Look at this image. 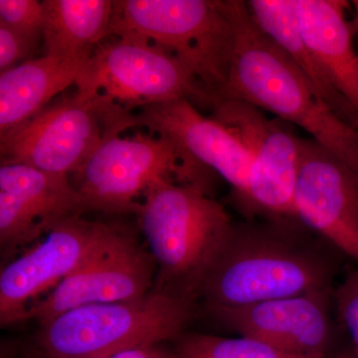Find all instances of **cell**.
Here are the masks:
<instances>
[{"instance_id": "6da1fadb", "label": "cell", "mask_w": 358, "mask_h": 358, "mask_svg": "<svg viewBox=\"0 0 358 358\" xmlns=\"http://www.w3.org/2000/svg\"><path fill=\"white\" fill-rule=\"evenodd\" d=\"M333 250L296 218L234 223L200 298L206 307L235 308L334 289Z\"/></svg>"}, {"instance_id": "7a4b0ae2", "label": "cell", "mask_w": 358, "mask_h": 358, "mask_svg": "<svg viewBox=\"0 0 358 358\" xmlns=\"http://www.w3.org/2000/svg\"><path fill=\"white\" fill-rule=\"evenodd\" d=\"M220 3L232 24L234 51L227 84L216 100L235 99L273 113L358 173V129L320 98L288 54L259 27L246 1Z\"/></svg>"}, {"instance_id": "3957f363", "label": "cell", "mask_w": 358, "mask_h": 358, "mask_svg": "<svg viewBox=\"0 0 358 358\" xmlns=\"http://www.w3.org/2000/svg\"><path fill=\"white\" fill-rule=\"evenodd\" d=\"M141 229L157 266L152 291L195 303L234 222L202 186L164 180L141 200Z\"/></svg>"}, {"instance_id": "277c9868", "label": "cell", "mask_w": 358, "mask_h": 358, "mask_svg": "<svg viewBox=\"0 0 358 358\" xmlns=\"http://www.w3.org/2000/svg\"><path fill=\"white\" fill-rule=\"evenodd\" d=\"M195 315V303L150 291L136 300L68 310L41 324L32 358H98L178 339Z\"/></svg>"}, {"instance_id": "5b68a950", "label": "cell", "mask_w": 358, "mask_h": 358, "mask_svg": "<svg viewBox=\"0 0 358 358\" xmlns=\"http://www.w3.org/2000/svg\"><path fill=\"white\" fill-rule=\"evenodd\" d=\"M141 37L185 65L208 96L229 78L234 32L220 0H117L108 37Z\"/></svg>"}, {"instance_id": "8992f818", "label": "cell", "mask_w": 358, "mask_h": 358, "mask_svg": "<svg viewBox=\"0 0 358 358\" xmlns=\"http://www.w3.org/2000/svg\"><path fill=\"white\" fill-rule=\"evenodd\" d=\"M131 115L102 96L76 91L0 136L1 162L74 174L101 143L131 129Z\"/></svg>"}, {"instance_id": "52a82bcc", "label": "cell", "mask_w": 358, "mask_h": 358, "mask_svg": "<svg viewBox=\"0 0 358 358\" xmlns=\"http://www.w3.org/2000/svg\"><path fill=\"white\" fill-rule=\"evenodd\" d=\"M207 169L186 159L171 141L154 134L112 136L73 174L87 211L138 213L148 188L169 180L202 186ZM203 187V186H202Z\"/></svg>"}, {"instance_id": "ba28073f", "label": "cell", "mask_w": 358, "mask_h": 358, "mask_svg": "<svg viewBox=\"0 0 358 358\" xmlns=\"http://www.w3.org/2000/svg\"><path fill=\"white\" fill-rule=\"evenodd\" d=\"M94 50L80 71L76 91L102 96L127 112L187 99L208 108V96L185 65L141 37H110Z\"/></svg>"}, {"instance_id": "9c48e42d", "label": "cell", "mask_w": 358, "mask_h": 358, "mask_svg": "<svg viewBox=\"0 0 358 358\" xmlns=\"http://www.w3.org/2000/svg\"><path fill=\"white\" fill-rule=\"evenodd\" d=\"M211 117L230 129L251 155L249 218H296L294 192L300 162V141L262 110L235 99L212 103Z\"/></svg>"}, {"instance_id": "30bf717a", "label": "cell", "mask_w": 358, "mask_h": 358, "mask_svg": "<svg viewBox=\"0 0 358 358\" xmlns=\"http://www.w3.org/2000/svg\"><path fill=\"white\" fill-rule=\"evenodd\" d=\"M155 274L152 256L143 251L131 233L117 226L86 263L43 300L31 303L18 322L33 320L43 324L85 306L136 300L150 293Z\"/></svg>"}, {"instance_id": "8fae6325", "label": "cell", "mask_w": 358, "mask_h": 358, "mask_svg": "<svg viewBox=\"0 0 358 358\" xmlns=\"http://www.w3.org/2000/svg\"><path fill=\"white\" fill-rule=\"evenodd\" d=\"M117 225L70 219L50 231L36 246L2 268L0 274V324H18L30 301L63 280L91 258Z\"/></svg>"}, {"instance_id": "7c38bea8", "label": "cell", "mask_w": 358, "mask_h": 358, "mask_svg": "<svg viewBox=\"0 0 358 358\" xmlns=\"http://www.w3.org/2000/svg\"><path fill=\"white\" fill-rule=\"evenodd\" d=\"M294 215L358 262V173L313 140L300 141Z\"/></svg>"}, {"instance_id": "4fadbf2b", "label": "cell", "mask_w": 358, "mask_h": 358, "mask_svg": "<svg viewBox=\"0 0 358 358\" xmlns=\"http://www.w3.org/2000/svg\"><path fill=\"white\" fill-rule=\"evenodd\" d=\"M131 127L166 138L193 164L217 173L229 183L233 200L246 213L251 155L229 129L213 117H204L187 99L133 112Z\"/></svg>"}, {"instance_id": "5bb4252c", "label": "cell", "mask_w": 358, "mask_h": 358, "mask_svg": "<svg viewBox=\"0 0 358 358\" xmlns=\"http://www.w3.org/2000/svg\"><path fill=\"white\" fill-rule=\"evenodd\" d=\"M334 289L313 292L243 307H207L221 326L267 345L306 357H327L334 336Z\"/></svg>"}, {"instance_id": "9a60e30c", "label": "cell", "mask_w": 358, "mask_h": 358, "mask_svg": "<svg viewBox=\"0 0 358 358\" xmlns=\"http://www.w3.org/2000/svg\"><path fill=\"white\" fill-rule=\"evenodd\" d=\"M87 212L68 176L20 164L0 166V244L11 251L32 243Z\"/></svg>"}, {"instance_id": "2e32d148", "label": "cell", "mask_w": 358, "mask_h": 358, "mask_svg": "<svg viewBox=\"0 0 358 358\" xmlns=\"http://www.w3.org/2000/svg\"><path fill=\"white\" fill-rule=\"evenodd\" d=\"M299 25L315 60L358 117V53L341 0H294Z\"/></svg>"}, {"instance_id": "e0dca14e", "label": "cell", "mask_w": 358, "mask_h": 358, "mask_svg": "<svg viewBox=\"0 0 358 358\" xmlns=\"http://www.w3.org/2000/svg\"><path fill=\"white\" fill-rule=\"evenodd\" d=\"M87 59L44 55L0 74V136L31 119L71 85Z\"/></svg>"}, {"instance_id": "ac0fdd59", "label": "cell", "mask_w": 358, "mask_h": 358, "mask_svg": "<svg viewBox=\"0 0 358 358\" xmlns=\"http://www.w3.org/2000/svg\"><path fill=\"white\" fill-rule=\"evenodd\" d=\"M246 2L259 27L288 54L320 98L343 122L358 129L357 115L334 88L303 39L294 0H250Z\"/></svg>"}, {"instance_id": "d6986e66", "label": "cell", "mask_w": 358, "mask_h": 358, "mask_svg": "<svg viewBox=\"0 0 358 358\" xmlns=\"http://www.w3.org/2000/svg\"><path fill=\"white\" fill-rule=\"evenodd\" d=\"M44 55L88 59L108 38L114 1L45 0Z\"/></svg>"}, {"instance_id": "ffe728a7", "label": "cell", "mask_w": 358, "mask_h": 358, "mask_svg": "<svg viewBox=\"0 0 358 358\" xmlns=\"http://www.w3.org/2000/svg\"><path fill=\"white\" fill-rule=\"evenodd\" d=\"M174 352L178 358H322L282 352L247 336L228 338L202 334H183Z\"/></svg>"}, {"instance_id": "44dd1931", "label": "cell", "mask_w": 358, "mask_h": 358, "mask_svg": "<svg viewBox=\"0 0 358 358\" xmlns=\"http://www.w3.org/2000/svg\"><path fill=\"white\" fill-rule=\"evenodd\" d=\"M45 17L43 1L0 0V23L27 36L42 40Z\"/></svg>"}, {"instance_id": "7402d4cb", "label": "cell", "mask_w": 358, "mask_h": 358, "mask_svg": "<svg viewBox=\"0 0 358 358\" xmlns=\"http://www.w3.org/2000/svg\"><path fill=\"white\" fill-rule=\"evenodd\" d=\"M334 303L341 324L346 329L358 355V268L350 271L334 291Z\"/></svg>"}, {"instance_id": "603a6c76", "label": "cell", "mask_w": 358, "mask_h": 358, "mask_svg": "<svg viewBox=\"0 0 358 358\" xmlns=\"http://www.w3.org/2000/svg\"><path fill=\"white\" fill-rule=\"evenodd\" d=\"M40 40L0 23V74L34 59Z\"/></svg>"}, {"instance_id": "cb8c5ba5", "label": "cell", "mask_w": 358, "mask_h": 358, "mask_svg": "<svg viewBox=\"0 0 358 358\" xmlns=\"http://www.w3.org/2000/svg\"><path fill=\"white\" fill-rule=\"evenodd\" d=\"M98 358H178L176 352L166 350L159 345L136 346L103 355Z\"/></svg>"}, {"instance_id": "d4e9b609", "label": "cell", "mask_w": 358, "mask_h": 358, "mask_svg": "<svg viewBox=\"0 0 358 358\" xmlns=\"http://www.w3.org/2000/svg\"><path fill=\"white\" fill-rule=\"evenodd\" d=\"M352 6L355 7V17L352 21H350V27H352L353 36L358 35V0L352 1Z\"/></svg>"}, {"instance_id": "484cf974", "label": "cell", "mask_w": 358, "mask_h": 358, "mask_svg": "<svg viewBox=\"0 0 358 358\" xmlns=\"http://www.w3.org/2000/svg\"><path fill=\"white\" fill-rule=\"evenodd\" d=\"M326 358H358V355L353 350H350V352H341L338 355H334V357H327Z\"/></svg>"}]
</instances>
